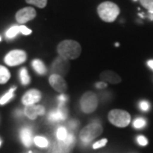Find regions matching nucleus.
<instances>
[{"label":"nucleus","mask_w":153,"mask_h":153,"mask_svg":"<svg viewBox=\"0 0 153 153\" xmlns=\"http://www.w3.org/2000/svg\"><path fill=\"white\" fill-rule=\"evenodd\" d=\"M57 51L60 57L66 60H74L76 59L82 52L81 45L74 40H64L60 42Z\"/></svg>","instance_id":"obj_1"},{"label":"nucleus","mask_w":153,"mask_h":153,"mask_svg":"<svg viewBox=\"0 0 153 153\" xmlns=\"http://www.w3.org/2000/svg\"><path fill=\"white\" fill-rule=\"evenodd\" d=\"M99 16L105 22H113L118 16L120 10L116 4L106 1L98 6Z\"/></svg>","instance_id":"obj_2"},{"label":"nucleus","mask_w":153,"mask_h":153,"mask_svg":"<svg viewBox=\"0 0 153 153\" xmlns=\"http://www.w3.org/2000/svg\"><path fill=\"white\" fill-rule=\"evenodd\" d=\"M103 132V128L97 122L92 123L84 127L80 133V140L83 144H88L94 139L100 136Z\"/></svg>","instance_id":"obj_3"},{"label":"nucleus","mask_w":153,"mask_h":153,"mask_svg":"<svg viewBox=\"0 0 153 153\" xmlns=\"http://www.w3.org/2000/svg\"><path fill=\"white\" fill-rule=\"evenodd\" d=\"M108 119L113 125L124 128L130 123L131 117L128 112L120 109L111 110L108 114Z\"/></svg>","instance_id":"obj_4"},{"label":"nucleus","mask_w":153,"mask_h":153,"mask_svg":"<svg viewBox=\"0 0 153 153\" xmlns=\"http://www.w3.org/2000/svg\"><path fill=\"white\" fill-rule=\"evenodd\" d=\"M97 105L98 99L93 92H87L82 96L80 100V106L84 113H91L94 111L97 108Z\"/></svg>","instance_id":"obj_5"},{"label":"nucleus","mask_w":153,"mask_h":153,"mask_svg":"<svg viewBox=\"0 0 153 153\" xmlns=\"http://www.w3.org/2000/svg\"><path fill=\"white\" fill-rule=\"evenodd\" d=\"M27 60V54L25 51L20 49L12 50L4 57V62L8 66H15L21 65Z\"/></svg>","instance_id":"obj_6"},{"label":"nucleus","mask_w":153,"mask_h":153,"mask_svg":"<svg viewBox=\"0 0 153 153\" xmlns=\"http://www.w3.org/2000/svg\"><path fill=\"white\" fill-rule=\"evenodd\" d=\"M37 16V13L35 9L33 7H25L22 10L17 11L16 15V19L18 23L25 24L27 22L33 20Z\"/></svg>","instance_id":"obj_7"},{"label":"nucleus","mask_w":153,"mask_h":153,"mask_svg":"<svg viewBox=\"0 0 153 153\" xmlns=\"http://www.w3.org/2000/svg\"><path fill=\"white\" fill-rule=\"evenodd\" d=\"M69 69V62L66 59H63L61 57H58L55 59L53 65H52V70L55 71V74H58L60 76L66 75Z\"/></svg>","instance_id":"obj_8"},{"label":"nucleus","mask_w":153,"mask_h":153,"mask_svg":"<svg viewBox=\"0 0 153 153\" xmlns=\"http://www.w3.org/2000/svg\"><path fill=\"white\" fill-rule=\"evenodd\" d=\"M49 84L51 85V87L54 89H55L57 92H64L67 88L66 81L64 80V78L62 76H60L58 74H52L49 76Z\"/></svg>","instance_id":"obj_9"},{"label":"nucleus","mask_w":153,"mask_h":153,"mask_svg":"<svg viewBox=\"0 0 153 153\" xmlns=\"http://www.w3.org/2000/svg\"><path fill=\"white\" fill-rule=\"evenodd\" d=\"M41 93L38 89H30L27 93L25 94L22 97V103L27 105H35V103L38 102L41 100Z\"/></svg>","instance_id":"obj_10"},{"label":"nucleus","mask_w":153,"mask_h":153,"mask_svg":"<svg viewBox=\"0 0 153 153\" xmlns=\"http://www.w3.org/2000/svg\"><path fill=\"white\" fill-rule=\"evenodd\" d=\"M45 109L43 105H27L24 109V113L29 119H36L39 115H44Z\"/></svg>","instance_id":"obj_11"},{"label":"nucleus","mask_w":153,"mask_h":153,"mask_svg":"<svg viewBox=\"0 0 153 153\" xmlns=\"http://www.w3.org/2000/svg\"><path fill=\"white\" fill-rule=\"evenodd\" d=\"M66 117V110L65 109L64 105H59V107L57 109L50 111L49 114V119L51 122H60L65 120Z\"/></svg>","instance_id":"obj_12"},{"label":"nucleus","mask_w":153,"mask_h":153,"mask_svg":"<svg viewBox=\"0 0 153 153\" xmlns=\"http://www.w3.org/2000/svg\"><path fill=\"white\" fill-rule=\"evenodd\" d=\"M71 147L65 140H57L51 146L49 153H68Z\"/></svg>","instance_id":"obj_13"},{"label":"nucleus","mask_w":153,"mask_h":153,"mask_svg":"<svg viewBox=\"0 0 153 153\" xmlns=\"http://www.w3.org/2000/svg\"><path fill=\"white\" fill-rule=\"evenodd\" d=\"M100 78L105 82H108L112 84H117L121 82V77L112 71H105L100 74Z\"/></svg>","instance_id":"obj_14"},{"label":"nucleus","mask_w":153,"mask_h":153,"mask_svg":"<svg viewBox=\"0 0 153 153\" xmlns=\"http://www.w3.org/2000/svg\"><path fill=\"white\" fill-rule=\"evenodd\" d=\"M20 137L22 140V143L26 146H31L33 143V133L29 128H22L20 132Z\"/></svg>","instance_id":"obj_15"},{"label":"nucleus","mask_w":153,"mask_h":153,"mask_svg":"<svg viewBox=\"0 0 153 153\" xmlns=\"http://www.w3.org/2000/svg\"><path fill=\"white\" fill-rule=\"evenodd\" d=\"M32 66H33V69L35 70V71L39 74V75H44L46 73L47 69L44 66V62L40 60H33V63H32Z\"/></svg>","instance_id":"obj_16"},{"label":"nucleus","mask_w":153,"mask_h":153,"mask_svg":"<svg viewBox=\"0 0 153 153\" xmlns=\"http://www.w3.org/2000/svg\"><path fill=\"white\" fill-rule=\"evenodd\" d=\"M10 78V73L9 70L3 66H0V84H4Z\"/></svg>","instance_id":"obj_17"},{"label":"nucleus","mask_w":153,"mask_h":153,"mask_svg":"<svg viewBox=\"0 0 153 153\" xmlns=\"http://www.w3.org/2000/svg\"><path fill=\"white\" fill-rule=\"evenodd\" d=\"M33 141L35 143V145L38 146V147L44 148L47 147L49 145V141L47 139H45L43 136H36L33 139Z\"/></svg>","instance_id":"obj_18"},{"label":"nucleus","mask_w":153,"mask_h":153,"mask_svg":"<svg viewBox=\"0 0 153 153\" xmlns=\"http://www.w3.org/2000/svg\"><path fill=\"white\" fill-rule=\"evenodd\" d=\"M20 77H21V81L23 85H27L30 82V76L28 74V71L27 68H22V70L20 71Z\"/></svg>","instance_id":"obj_19"},{"label":"nucleus","mask_w":153,"mask_h":153,"mask_svg":"<svg viewBox=\"0 0 153 153\" xmlns=\"http://www.w3.org/2000/svg\"><path fill=\"white\" fill-rule=\"evenodd\" d=\"M16 90V87L12 88L10 89V91L7 94H5L2 98L0 99V105H4L6 104L10 100L14 97V91Z\"/></svg>","instance_id":"obj_20"},{"label":"nucleus","mask_w":153,"mask_h":153,"mask_svg":"<svg viewBox=\"0 0 153 153\" xmlns=\"http://www.w3.org/2000/svg\"><path fill=\"white\" fill-rule=\"evenodd\" d=\"M19 33H20V27L13 26L6 32V37L8 38H15Z\"/></svg>","instance_id":"obj_21"},{"label":"nucleus","mask_w":153,"mask_h":153,"mask_svg":"<svg viewBox=\"0 0 153 153\" xmlns=\"http://www.w3.org/2000/svg\"><path fill=\"white\" fill-rule=\"evenodd\" d=\"M68 135L66 129L64 127H60L57 132H56V137L58 139V140H65L66 139V137Z\"/></svg>","instance_id":"obj_22"},{"label":"nucleus","mask_w":153,"mask_h":153,"mask_svg":"<svg viewBox=\"0 0 153 153\" xmlns=\"http://www.w3.org/2000/svg\"><path fill=\"white\" fill-rule=\"evenodd\" d=\"M26 2L29 4L37 6L40 9H43L47 5V0H26Z\"/></svg>","instance_id":"obj_23"},{"label":"nucleus","mask_w":153,"mask_h":153,"mask_svg":"<svg viewBox=\"0 0 153 153\" xmlns=\"http://www.w3.org/2000/svg\"><path fill=\"white\" fill-rule=\"evenodd\" d=\"M140 4L151 14H153V0H140Z\"/></svg>","instance_id":"obj_24"},{"label":"nucleus","mask_w":153,"mask_h":153,"mask_svg":"<svg viewBox=\"0 0 153 153\" xmlns=\"http://www.w3.org/2000/svg\"><path fill=\"white\" fill-rule=\"evenodd\" d=\"M146 125V121L143 117H138L134 122V127L136 128H142Z\"/></svg>","instance_id":"obj_25"},{"label":"nucleus","mask_w":153,"mask_h":153,"mask_svg":"<svg viewBox=\"0 0 153 153\" xmlns=\"http://www.w3.org/2000/svg\"><path fill=\"white\" fill-rule=\"evenodd\" d=\"M106 143H107V140L106 139H102V140L94 143L93 145V148L94 149H98V148L103 147L106 145Z\"/></svg>","instance_id":"obj_26"},{"label":"nucleus","mask_w":153,"mask_h":153,"mask_svg":"<svg viewBox=\"0 0 153 153\" xmlns=\"http://www.w3.org/2000/svg\"><path fill=\"white\" fill-rule=\"evenodd\" d=\"M137 142H138V144L140 146H146L148 144V140L147 139L145 136L140 135V136L137 137Z\"/></svg>","instance_id":"obj_27"},{"label":"nucleus","mask_w":153,"mask_h":153,"mask_svg":"<svg viewBox=\"0 0 153 153\" xmlns=\"http://www.w3.org/2000/svg\"><path fill=\"white\" fill-rule=\"evenodd\" d=\"M20 33H22L24 35H30L32 33V30H30L25 26H20Z\"/></svg>","instance_id":"obj_28"},{"label":"nucleus","mask_w":153,"mask_h":153,"mask_svg":"<svg viewBox=\"0 0 153 153\" xmlns=\"http://www.w3.org/2000/svg\"><path fill=\"white\" fill-rule=\"evenodd\" d=\"M140 108L142 110V111H146L150 108V105L146 101H141L140 103Z\"/></svg>","instance_id":"obj_29"},{"label":"nucleus","mask_w":153,"mask_h":153,"mask_svg":"<svg viewBox=\"0 0 153 153\" xmlns=\"http://www.w3.org/2000/svg\"><path fill=\"white\" fill-rule=\"evenodd\" d=\"M58 100H59V103H60V105H64V104L66 103V101L67 100V97H66V95H65V94H61L60 96H59Z\"/></svg>","instance_id":"obj_30"},{"label":"nucleus","mask_w":153,"mask_h":153,"mask_svg":"<svg viewBox=\"0 0 153 153\" xmlns=\"http://www.w3.org/2000/svg\"><path fill=\"white\" fill-rule=\"evenodd\" d=\"M96 87L98 88H103L106 87V82H99L96 83Z\"/></svg>","instance_id":"obj_31"},{"label":"nucleus","mask_w":153,"mask_h":153,"mask_svg":"<svg viewBox=\"0 0 153 153\" xmlns=\"http://www.w3.org/2000/svg\"><path fill=\"white\" fill-rule=\"evenodd\" d=\"M77 124H78V123H77L76 121H71V122L69 123V126H70V128H75Z\"/></svg>","instance_id":"obj_32"},{"label":"nucleus","mask_w":153,"mask_h":153,"mask_svg":"<svg viewBox=\"0 0 153 153\" xmlns=\"http://www.w3.org/2000/svg\"><path fill=\"white\" fill-rule=\"evenodd\" d=\"M147 65L149 66H150V67H151V68H152V70H153V60H149V61H148V62H147Z\"/></svg>","instance_id":"obj_33"},{"label":"nucleus","mask_w":153,"mask_h":153,"mask_svg":"<svg viewBox=\"0 0 153 153\" xmlns=\"http://www.w3.org/2000/svg\"><path fill=\"white\" fill-rule=\"evenodd\" d=\"M151 19H152V20H153V14H151Z\"/></svg>","instance_id":"obj_34"},{"label":"nucleus","mask_w":153,"mask_h":153,"mask_svg":"<svg viewBox=\"0 0 153 153\" xmlns=\"http://www.w3.org/2000/svg\"><path fill=\"white\" fill-rule=\"evenodd\" d=\"M0 146H1V140H0Z\"/></svg>","instance_id":"obj_35"},{"label":"nucleus","mask_w":153,"mask_h":153,"mask_svg":"<svg viewBox=\"0 0 153 153\" xmlns=\"http://www.w3.org/2000/svg\"><path fill=\"white\" fill-rule=\"evenodd\" d=\"M0 41H1V37H0Z\"/></svg>","instance_id":"obj_36"},{"label":"nucleus","mask_w":153,"mask_h":153,"mask_svg":"<svg viewBox=\"0 0 153 153\" xmlns=\"http://www.w3.org/2000/svg\"><path fill=\"white\" fill-rule=\"evenodd\" d=\"M134 1H137V0H134Z\"/></svg>","instance_id":"obj_37"}]
</instances>
